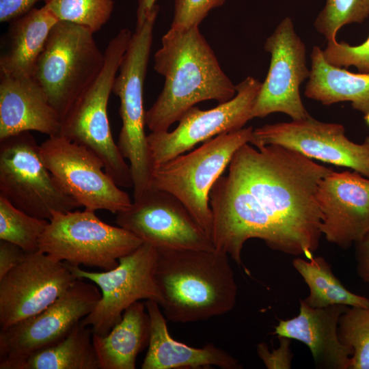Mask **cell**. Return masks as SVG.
Returning <instances> with one entry per match:
<instances>
[{
	"label": "cell",
	"mask_w": 369,
	"mask_h": 369,
	"mask_svg": "<svg viewBox=\"0 0 369 369\" xmlns=\"http://www.w3.org/2000/svg\"><path fill=\"white\" fill-rule=\"evenodd\" d=\"M157 250L144 242L137 249L119 259L118 265L103 272H92L68 266L78 279H87L99 287L101 297L94 310L81 323L92 333L106 336L122 318L124 310L141 299L160 306L163 297L155 279Z\"/></svg>",
	"instance_id": "10"
},
{
	"label": "cell",
	"mask_w": 369,
	"mask_h": 369,
	"mask_svg": "<svg viewBox=\"0 0 369 369\" xmlns=\"http://www.w3.org/2000/svg\"><path fill=\"white\" fill-rule=\"evenodd\" d=\"M264 50L271 54L269 72L253 107L251 118L283 113L292 120L310 115L300 95L301 83L310 74L306 47L290 18H284L266 38Z\"/></svg>",
	"instance_id": "15"
},
{
	"label": "cell",
	"mask_w": 369,
	"mask_h": 369,
	"mask_svg": "<svg viewBox=\"0 0 369 369\" xmlns=\"http://www.w3.org/2000/svg\"><path fill=\"white\" fill-rule=\"evenodd\" d=\"M332 171L282 146L243 145L210 192L215 249L240 265L244 244L259 238L273 250L311 258L322 235L317 188Z\"/></svg>",
	"instance_id": "1"
},
{
	"label": "cell",
	"mask_w": 369,
	"mask_h": 369,
	"mask_svg": "<svg viewBox=\"0 0 369 369\" xmlns=\"http://www.w3.org/2000/svg\"><path fill=\"white\" fill-rule=\"evenodd\" d=\"M338 336L353 350L351 369H369V308L348 307L340 316Z\"/></svg>",
	"instance_id": "29"
},
{
	"label": "cell",
	"mask_w": 369,
	"mask_h": 369,
	"mask_svg": "<svg viewBox=\"0 0 369 369\" xmlns=\"http://www.w3.org/2000/svg\"><path fill=\"white\" fill-rule=\"evenodd\" d=\"M78 278L67 263L38 251L27 253L0 279V326L5 329L36 315L60 297Z\"/></svg>",
	"instance_id": "17"
},
{
	"label": "cell",
	"mask_w": 369,
	"mask_h": 369,
	"mask_svg": "<svg viewBox=\"0 0 369 369\" xmlns=\"http://www.w3.org/2000/svg\"><path fill=\"white\" fill-rule=\"evenodd\" d=\"M88 29L59 20L53 27L31 77L61 118L100 72L105 55Z\"/></svg>",
	"instance_id": "7"
},
{
	"label": "cell",
	"mask_w": 369,
	"mask_h": 369,
	"mask_svg": "<svg viewBox=\"0 0 369 369\" xmlns=\"http://www.w3.org/2000/svg\"><path fill=\"white\" fill-rule=\"evenodd\" d=\"M49 220L31 216L0 195V240L19 246L26 253L39 251Z\"/></svg>",
	"instance_id": "27"
},
{
	"label": "cell",
	"mask_w": 369,
	"mask_h": 369,
	"mask_svg": "<svg viewBox=\"0 0 369 369\" xmlns=\"http://www.w3.org/2000/svg\"><path fill=\"white\" fill-rule=\"evenodd\" d=\"M92 331L78 323L57 344L37 351L11 369H100Z\"/></svg>",
	"instance_id": "25"
},
{
	"label": "cell",
	"mask_w": 369,
	"mask_h": 369,
	"mask_svg": "<svg viewBox=\"0 0 369 369\" xmlns=\"http://www.w3.org/2000/svg\"><path fill=\"white\" fill-rule=\"evenodd\" d=\"M159 10L156 4L144 24L136 27L113 86V92L120 100L119 113L122 122L117 144L123 157L129 161L134 200L150 189L153 170L144 131L143 90Z\"/></svg>",
	"instance_id": "5"
},
{
	"label": "cell",
	"mask_w": 369,
	"mask_h": 369,
	"mask_svg": "<svg viewBox=\"0 0 369 369\" xmlns=\"http://www.w3.org/2000/svg\"><path fill=\"white\" fill-rule=\"evenodd\" d=\"M262 83L247 77L236 85V94L215 108L189 109L172 132H151L147 137L153 167L185 153L197 144L241 129L250 120Z\"/></svg>",
	"instance_id": "13"
},
{
	"label": "cell",
	"mask_w": 369,
	"mask_h": 369,
	"mask_svg": "<svg viewBox=\"0 0 369 369\" xmlns=\"http://www.w3.org/2000/svg\"><path fill=\"white\" fill-rule=\"evenodd\" d=\"M145 306L150 317L148 348L142 369L197 368L217 366L223 369L242 368L238 359L213 344L194 348L172 338L160 305L146 300Z\"/></svg>",
	"instance_id": "21"
},
{
	"label": "cell",
	"mask_w": 369,
	"mask_h": 369,
	"mask_svg": "<svg viewBox=\"0 0 369 369\" xmlns=\"http://www.w3.org/2000/svg\"><path fill=\"white\" fill-rule=\"evenodd\" d=\"M59 21L46 6L11 20L0 56V73L31 76L49 36Z\"/></svg>",
	"instance_id": "22"
},
{
	"label": "cell",
	"mask_w": 369,
	"mask_h": 369,
	"mask_svg": "<svg viewBox=\"0 0 369 369\" xmlns=\"http://www.w3.org/2000/svg\"><path fill=\"white\" fill-rule=\"evenodd\" d=\"M156 0H137L136 27H141L156 4Z\"/></svg>",
	"instance_id": "37"
},
{
	"label": "cell",
	"mask_w": 369,
	"mask_h": 369,
	"mask_svg": "<svg viewBox=\"0 0 369 369\" xmlns=\"http://www.w3.org/2000/svg\"><path fill=\"white\" fill-rule=\"evenodd\" d=\"M280 345L270 351L264 343L257 346V353L265 366L269 369H289L291 368L292 354L290 351V340L279 337Z\"/></svg>",
	"instance_id": "33"
},
{
	"label": "cell",
	"mask_w": 369,
	"mask_h": 369,
	"mask_svg": "<svg viewBox=\"0 0 369 369\" xmlns=\"http://www.w3.org/2000/svg\"><path fill=\"white\" fill-rule=\"evenodd\" d=\"M150 317L145 303L127 308L122 320L106 336L92 335L100 369H135L138 354L148 346Z\"/></svg>",
	"instance_id": "24"
},
{
	"label": "cell",
	"mask_w": 369,
	"mask_h": 369,
	"mask_svg": "<svg viewBox=\"0 0 369 369\" xmlns=\"http://www.w3.org/2000/svg\"><path fill=\"white\" fill-rule=\"evenodd\" d=\"M250 144H275L311 159L351 168L369 178V136L357 144L347 138L344 126L309 115L288 122L265 124L253 130Z\"/></svg>",
	"instance_id": "14"
},
{
	"label": "cell",
	"mask_w": 369,
	"mask_h": 369,
	"mask_svg": "<svg viewBox=\"0 0 369 369\" xmlns=\"http://www.w3.org/2000/svg\"><path fill=\"white\" fill-rule=\"evenodd\" d=\"M161 44L154 56V68L165 81L146 111V124L151 132L168 131L198 102L215 100L220 104L235 96L236 85L222 70L198 25L170 28Z\"/></svg>",
	"instance_id": "2"
},
{
	"label": "cell",
	"mask_w": 369,
	"mask_h": 369,
	"mask_svg": "<svg viewBox=\"0 0 369 369\" xmlns=\"http://www.w3.org/2000/svg\"><path fill=\"white\" fill-rule=\"evenodd\" d=\"M226 0H175L171 28L186 29L198 25L213 8Z\"/></svg>",
	"instance_id": "32"
},
{
	"label": "cell",
	"mask_w": 369,
	"mask_h": 369,
	"mask_svg": "<svg viewBox=\"0 0 369 369\" xmlns=\"http://www.w3.org/2000/svg\"><path fill=\"white\" fill-rule=\"evenodd\" d=\"M61 118L31 76L0 73V139L34 131L59 135Z\"/></svg>",
	"instance_id": "20"
},
{
	"label": "cell",
	"mask_w": 369,
	"mask_h": 369,
	"mask_svg": "<svg viewBox=\"0 0 369 369\" xmlns=\"http://www.w3.org/2000/svg\"><path fill=\"white\" fill-rule=\"evenodd\" d=\"M132 34L129 29H123L109 41L100 72L62 118L59 133L98 156L106 173L123 187H133L132 173L113 138L107 105Z\"/></svg>",
	"instance_id": "4"
},
{
	"label": "cell",
	"mask_w": 369,
	"mask_h": 369,
	"mask_svg": "<svg viewBox=\"0 0 369 369\" xmlns=\"http://www.w3.org/2000/svg\"><path fill=\"white\" fill-rule=\"evenodd\" d=\"M299 303V314L290 319L280 320L274 334L307 345L318 368L351 369L353 350L343 344L338 336L339 320L348 306L316 308L303 299Z\"/></svg>",
	"instance_id": "19"
},
{
	"label": "cell",
	"mask_w": 369,
	"mask_h": 369,
	"mask_svg": "<svg viewBox=\"0 0 369 369\" xmlns=\"http://www.w3.org/2000/svg\"><path fill=\"white\" fill-rule=\"evenodd\" d=\"M253 130L248 126L220 134L192 152L154 167L150 188L166 191L177 198L212 239L210 190L235 152L250 142Z\"/></svg>",
	"instance_id": "6"
},
{
	"label": "cell",
	"mask_w": 369,
	"mask_h": 369,
	"mask_svg": "<svg viewBox=\"0 0 369 369\" xmlns=\"http://www.w3.org/2000/svg\"><path fill=\"white\" fill-rule=\"evenodd\" d=\"M27 253L10 242L0 241V279L25 258Z\"/></svg>",
	"instance_id": "34"
},
{
	"label": "cell",
	"mask_w": 369,
	"mask_h": 369,
	"mask_svg": "<svg viewBox=\"0 0 369 369\" xmlns=\"http://www.w3.org/2000/svg\"><path fill=\"white\" fill-rule=\"evenodd\" d=\"M292 265L309 287L310 293L304 299L309 306L322 308L340 305L369 308V299L346 288L322 256L305 260L295 258Z\"/></svg>",
	"instance_id": "26"
},
{
	"label": "cell",
	"mask_w": 369,
	"mask_h": 369,
	"mask_svg": "<svg viewBox=\"0 0 369 369\" xmlns=\"http://www.w3.org/2000/svg\"><path fill=\"white\" fill-rule=\"evenodd\" d=\"M369 16V0H327L314 25L327 41L336 40L340 28L362 23Z\"/></svg>",
	"instance_id": "30"
},
{
	"label": "cell",
	"mask_w": 369,
	"mask_h": 369,
	"mask_svg": "<svg viewBox=\"0 0 369 369\" xmlns=\"http://www.w3.org/2000/svg\"><path fill=\"white\" fill-rule=\"evenodd\" d=\"M101 297L96 284L77 279L39 314L0 331V369H11L32 354L66 338Z\"/></svg>",
	"instance_id": "11"
},
{
	"label": "cell",
	"mask_w": 369,
	"mask_h": 369,
	"mask_svg": "<svg viewBox=\"0 0 369 369\" xmlns=\"http://www.w3.org/2000/svg\"><path fill=\"white\" fill-rule=\"evenodd\" d=\"M59 20L98 31L110 18L113 0H42Z\"/></svg>",
	"instance_id": "28"
},
{
	"label": "cell",
	"mask_w": 369,
	"mask_h": 369,
	"mask_svg": "<svg viewBox=\"0 0 369 369\" xmlns=\"http://www.w3.org/2000/svg\"><path fill=\"white\" fill-rule=\"evenodd\" d=\"M143 243L126 229L102 221L95 211L85 209L55 213L41 236L39 251L72 266L109 271Z\"/></svg>",
	"instance_id": "8"
},
{
	"label": "cell",
	"mask_w": 369,
	"mask_h": 369,
	"mask_svg": "<svg viewBox=\"0 0 369 369\" xmlns=\"http://www.w3.org/2000/svg\"><path fill=\"white\" fill-rule=\"evenodd\" d=\"M317 202L323 214L321 232L342 249L369 232V178L357 172L333 170L320 181Z\"/></svg>",
	"instance_id": "18"
},
{
	"label": "cell",
	"mask_w": 369,
	"mask_h": 369,
	"mask_svg": "<svg viewBox=\"0 0 369 369\" xmlns=\"http://www.w3.org/2000/svg\"><path fill=\"white\" fill-rule=\"evenodd\" d=\"M118 226L155 248L215 249L210 237L172 194L150 188L116 217Z\"/></svg>",
	"instance_id": "16"
},
{
	"label": "cell",
	"mask_w": 369,
	"mask_h": 369,
	"mask_svg": "<svg viewBox=\"0 0 369 369\" xmlns=\"http://www.w3.org/2000/svg\"><path fill=\"white\" fill-rule=\"evenodd\" d=\"M47 168L60 185L85 209L118 214L133 203L106 173L102 161L87 148L57 135L40 146Z\"/></svg>",
	"instance_id": "12"
},
{
	"label": "cell",
	"mask_w": 369,
	"mask_h": 369,
	"mask_svg": "<svg viewBox=\"0 0 369 369\" xmlns=\"http://www.w3.org/2000/svg\"><path fill=\"white\" fill-rule=\"evenodd\" d=\"M355 245L358 274L369 286V232Z\"/></svg>",
	"instance_id": "36"
},
{
	"label": "cell",
	"mask_w": 369,
	"mask_h": 369,
	"mask_svg": "<svg viewBox=\"0 0 369 369\" xmlns=\"http://www.w3.org/2000/svg\"><path fill=\"white\" fill-rule=\"evenodd\" d=\"M311 69L304 94L324 105L348 101L369 124V72L353 73L329 64L318 46L311 53Z\"/></svg>",
	"instance_id": "23"
},
{
	"label": "cell",
	"mask_w": 369,
	"mask_h": 369,
	"mask_svg": "<svg viewBox=\"0 0 369 369\" xmlns=\"http://www.w3.org/2000/svg\"><path fill=\"white\" fill-rule=\"evenodd\" d=\"M323 51L325 59L332 66L344 68L355 66L359 73L369 72V36L357 46L337 40L327 41Z\"/></svg>",
	"instance_id": "31"
},
{
	"label": "cell",
	"mask_w": 369,
	"mask_h": 369,
	"mask_svg": "<svg viewBox=\"0 0 369 369\" xmlns=\"http://www.w3.org/2000/svg\"><path fill=\"white\" fill-rule=\"evenodd\" d=\"M39 0H0V21L11 20L25 14L34 8Z\"/></svg>",
	"instance_id": "35"
},
{
	"label": "cell",
	"mask_w": 369,
	"mask_h": 369,
	"mask_svg": "<svg viewBox=\"0 0 369 369\" xmlns=\"http://www.w3.org/2000/svg\"><path fill=\"white\" fill-rule=\"evenodd\" d=\"M0 195L25 213L46 220L55 213L81 206L47 168L29 131L0 139Z\"/></svg>",
	"instance_id": "9"
},
{
	"label": "cell",
	"mask_w": 369,
	"mask_h": 369,
	"mask_svg": "<svg viewBox=\"0 0 369 369\" xmlns=\"http://www.w3.org/2000/svg\"><path fill=\"white\" fill-rule=\"evenodd\" d=\"M154 275L163 297L165 317L180 323L231 311L237 285L229 255L213 249L156 248Z\"/></svg>",
	"instance_id": "3"
}]
</instances>
